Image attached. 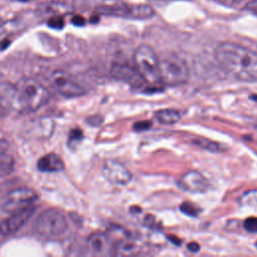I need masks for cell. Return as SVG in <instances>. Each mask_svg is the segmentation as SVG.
Here are the masks:
<instances>
[{
  "label": "cell",
  "mask_w": 257,
  "mask_h": 257,
  "mask_svg": "<svg viewBox=\"0 0 257 257\" xmlns=\"http://www.w3.org/2000/svg\"><path fill=\"white\" fill-rule=\"evenodd\" d=\"M214 1L229 7H238L246 2V0H214Z\"/></svg>",
  "instance_id": "24"
},
{
  "label": "cell",
  "mask_w": 257,
  "mask_h": 257,
  "mask_svg": "<svg viewBox=\"0 0 257 257\" xmlns=\"http://www.w3.org/2000/svg\"><path fill=\"white\" fill-rule=\"evenodd\" d=\"M153 125V122L151 120H141V121H137L134 124V130L137 132H143V131H147L150 130Z\"/></svg>",
  "instance_id": "23"
},
{
  "label": "cell",
  "mask_w": 257,
  "mask_h": 257,
  "mask_svg": "<svg viewBox=\"0 0 257 257\" xmlns=\"http://www.w3.org/2000/svg\"><path fill=\"white\" fill-rule=\"evenodd\" d=\"M88 248L95 255H107L109 250V240L104 233H93L88 239Z\"/></svg>",
  "instance_id": "14"
},
{
  "label": "cell",
  "mask_w": 257,
  "mask_h": 257,
  "mask_svg": "<svg viewBox=\"0 0 257 257\" xmlns=\"http://www.w3.org/2000/svg\"><path fill=\"white\" fill-rule=\"evenodd\" d=\"M51 86L61 95L66 97H76L85 93L84 88L67 72L56 69L49 74Z\"/></svg>",
  "instance_id": "7"
},
{
  "label": "cell",
  "mask_w": 257,
  "mask_h": 257,
  "mask_svg": "<svg viewBox=\"0 0 257 257\" xmlns=\"http://www.w3.org/2000/svg\"><path fill=\"white\" fill-rule=\"evenodd\" d=\"M37 198L38 195L35 191L29 188L21 187L10 191L4 199L1 207L5 212L13 213L32 205Z\"/></svg>",
  "instance_id": "8"
},
{
  "label": "cell",
  "mask_w": 257,
  "mask_h": 257,
  "mask_svg": "<svg viewBox=\"0 0 257 257\" xmlns=\"http://www.w3.org/2000/svg\"><path fill=\"white\" fill-rule=\"evenodd\" d=\"M34 212L35 207L32 205L13 212L10 217L0 223V233L5 236L15 233L30 219Z\"/></svg>",
  "instance_id": "9"
},
{
  "label": "cell",
  "mask_w": 257,
  "mask_h": 257,
  "mask_svg": "<svg viewBox=\"0 0 257 257\" xmlns=\"http://www.w3.org/2000/svg\"><path fill=\"white\" fill-rule=\"evenodd\" d=\"M219 66L240 81H257V52L233 42H222L214 51Z\"/></svg>",
  "instance_id": "1"
},
{
  "label": "cell",
  "mask_w": 257,
  "mask_h": 257,
  "mask_svg": "<svg viewBox=\"0 0 257 257\" xmlns=\"http://www.w3.org/2000/svg\"><path fill=\"white\" fill-rule=\"evenodd\" d=\"M102 174L109 183L117 186L128 184L133 178L131 172L121 163L113 160H108L104 163Z\"/></svg>",
  "instance_id": "10"
},
{
  "label": "cell",
  "mask_w": 257,
  "mask_h": 257,
  "mask_svg": "<svg viewBox=\"0 0 257 257\" xmlns=\"http://www.w3.org/2000/svg\"><path fill=\"white\" fill-rule=\"evenodd\" d=\"M155 117L160 123L174 124L181 119L182 113L180 110L175 108H163L155 112Z\"/></svg>",
  "instance_id": "15"
},
{
  "label": "cell",
  "mask_w": 257,
  "mask_h": 257,
  "mask_svg": "<svg viewBox=\"0 0 257 257\" xmlns=\"http://www.w3.org/2000/svg\"><path fill=\"white\" fill-rule=\"evenodd\" d=\"M250 98L253 99V100H255V101H257V94H252V95L250 96Z\"/></svg>",
  "instance_id": "30"
},
{
  "label": "cell",
  "mask_w": 257,
  "mask_h": 257,
  "mask_svg": "<svg viewBox=\"0 0 257 257\" xmlns=\"http://www.w3.org/2000/svg\"><path fill=\"white\" fill-rule=\"evenodd\" d=\"M187 249H188V251H190L192 253H196L200 250V246L196 242H191L187 245Z\"/></svg>",
  "instance_id": "27"
},
{
  "label": "cell",
  "mask_w": 257,
  "mask_h": 257,
  "mask_svg": "<svg viewBox=\"0 0 257 257\" xmlns=\"http://www.w3.org/2000/svg\"><path fill=\"white\" fill-rule=\"evenodd\" d=\"M87 5L99 13L130 19H148L154 16V9L147 4H127L121 0H87Z\"/></svg>",
  "instance_id": "3"
},
{
  "label": "cell",
  "mask_w": 257,
  "mask_h": 257,
  "mask_svg": "<svg viewBox=\"0 0 257 257\" xmlns=\"http://www.w3.org/2000/svg\"><path fill=\"white\" fill-rule=\"evenodd\" d=\"M135 67L144 81L157 85L162 83L160 77L159 56L148 44L139 45L134 52Z\"/></svg>",
  "instance_id": "5"
},
{
  "label": "cell",
  "mask_w": 257,
  "mask_h": 257,
  "mask_svg": "<svg viewBox=\"0 0 257 257\" xmlns=\"http://www.w3.org/2000/svg\"><path fill=\"white\" fill-rule=\"evenodd\" d=\"M7 148H8L7 142L4 140H0V156L7 152Z\"/></svg>",
  "instance_id": "28"
},
{
  "label": "cell",
  "mask_w": 257,
  "mask_h": 257,
  "mask_svg": "<svg viewBox=\"0 0 257 257\" xmlns=\"http://www.w3.org/2000/svg\"><path fill=\"white\" fill-rule=\"evenodd\" d=\"M179 187L193 194L205 193L209 188L208 180L199 171L191 170L186 172L178 181Z\"/></svg>",
  "instance_id": "11"
},
{
  "label": "cell",
  "mask_w": 257,
  "mask_h": 257,
  "mask_svg": "<svg viewBox=\"0 0 257 257\" xmlns=\"http://www.w3.org/2000/svg\"><path fill=\"white\" fill-rule=\"evenodd\" d=\"M83 138L82 131L79 128H73L70 131L68 136V144L69 146H74L75 144L79 143Z\"/></svg>",
  "instance_id": "20"
},
{
  "label": "cell",
  "mask_w": 257,
  "mask_h": 257,
  "mask_svg": "<svg viewBox=\"0 0 257 257\" xmlns=\"http://www.w3.org/2000/svg\"><path fill=\"white\" fill-rule=\"evenodd\" d=\"M17 28V22L12 20L9 22H6L0 26V41H3V39L11 34L13 31H15Z\"/></svg>",
  "instance_id": "18"
},
{
  "label": "cell",
  "mask_w": 257,
  "mask_h": 257,
  "mask_svg": "<svg viewBox=\"0 0 257 257\" xmlns=\"http://www.w3.org/2000/svg\"><path fill=\"white\" fill-rule=\"evenodd\" d=\"M14 167V160L8 154L4 153L0 156V176H4L9 174Z\"/></svg>",
  "instance_id": "17"
},
{
  "label": "cell",
  "mask_w": 257,
  "mask_h": 257,
  "mask_svg": "<svg viewBox=\"0 0 257 257\" xmlns=\"http://www.w3.org/2000/svg\"><path fill=\"white\" fill-rule=\"evenodd\" d=\"M244 229L248 233H257V217H249L243 223Z\"/></svg>",
  "instance_id": "21"
},
{
  "label": "cell",
  "mask_w": 257,
  "mask_h": 257,
  "mask_svg": "<svg viewBox=\"0 0 257 257\" xmlns=\"http://www.w3.org/2000/svg\"><path fill=\"white\" fill-rule=\"evenodd\" d=\"M180 210H181L184 214H186V215H188V216H191V217H196V216H198V214H199V212H200V210H199L195 205H193L192 203H189V202H184V203H182V204L180 205Z\"/></svg>",
  "instance_id": "19"
},
{
  "label": "cell",
  "mask_w": 257,
  "mask_h": 257,
  "mask_svg": "<svg viewBox=\"0 0 257 257\" xmlns=\"http://www.w3.org/2000/svg\"><path fill=\"white\" fill-rule=\"evenodd\" d=\"M68 224L64 214L58 209L43 211L34 222L35 232L42 238L53 240L59 238L67 230Z\"/></svg>",
  "instance_id": "6"
},
{
  "label": "cell",
  "mask_w": 257,
  "mask_h": 257,
  "mask_svg": "<svg viewBox=\"0 0 257 257\" xmlns=\"http://www.w3.org/2000/svg\"><path fill=\"white\" fill-rule=\"evenodd\" d=\"M194 145L206 150V151H210V152H219L221 150V147L218 143H215L209 139H205V138H196L195 140L192 141Z\"/></svg>",
  "instance_id": "16"
},
{
  "label": "cell",
  "mask_w": 257,
  "mask_h": 257,
  "mask_svg": "<svg viewBox=\"0 0 257 257\" xmlns=\"http://www.w3.org/2000/svg\"><path fill=\"white\" fill-rule=\"evenodd\" d=\"M6 111H7V107L5 106L3 100H2V98L0 96V117L3 116L6 113Z\"/></svg>",
  "instance_id": "29"
},
{
  "label": "cell",
  "mask_w": 257,
  "mask_h": 257,
  "mask_svg": "<svg viewBox=\"0 0 257 257\" xmlns=\"http://www.w3.org/2000/svg\"><path fill=\"white\" fill-rule=\"evenodd\" d=\"M246 9L257 16V0H250L246 3Z\"/></svg>",
  "instance_id": "25"
},
{
  "label": "cell",
  "mask_w": 257,
  "mask_h": 257,
  "mask_svg": "<svg viewBox=\"0 0 257 257\" xmlns=\"http://www.w3.org/2000/svg\"><path fill=\"white\" fill-rule=\"evenodd\" d=\"M37 169L41 172L53 173L64 170L63 160L55 153H49L42 156L37 162Z\"/></svg>",
  "instance_id": "13"
},
{
  "label": "cell",
  "mask_w": 257,
  "mask_h": 257,
  "mask_svg": "<svg viewBox=\"0 0 257 257\" xmlns=\"http://www.w3.org/2000/svg\"><path fill=\"white\" fill-rule=\"evenodd\" d=\"M71 22L75 25V26H82L85 24V19L80 16V15H74L71 19Z\"/></svg>",
  "instance_id": "26"
},
{
  "label": "cell",
  "mask_w": 257,
  "mask_h": 257,
  "mask_svg": "<svg viewBox=\"0 0 257 257\" xmlns=\"http://www.w3.org/2000/svg\"><path fill=\"white\" fill-rule=\"evenodd\" d=\"M0 96L7 109L21 113L34 111L49 99L47 89L31 77H23L15 84L1 83Z\"/></svg>",
  "instance_id": "2"
},
{
  "label": "cell",
  "mask_w": 257,
  "mask_h": 257,
  "mask_svg": "<svg viewBox=\"0 0 257 257\" xmlns=\"http://www.w3.org/2000/svg\"><path fill=\"white\" fill-rule=\"evenodd\" d=\"M19 1H22V2H28V1H31V0H19Z\"/></svg>",
  "instance_id": "31"
},
{
  "label": "cell",
  "mask_w": 257,
  "mask_h": 257,
  "mask_svg": "<svg viewBox=\"0 0 257 257\" xmlns=\"http://www.w3.org/2000/svg\"><path fill=\"white\" fill-rule=\"evenodd\" d=\"M255 246H256V248H257V242H256V244H255Z\"/></svg>",
  "instance_id": "32"
},
{
  "label": "cell",
  "mask_w": 257,
  "mask_h": 257,
  "mask_svg": "<svg viewBox=\"0 0 257 257\" xmlns=\"http://www.w3.org/2000/svg\"><path fill=\"white\" fill-rule=\"evenodd\" d=\"M47 24L53 29H61L64 26V19L60 15H54L48 19Z\"/></svg>",
  "instance_id": "22"
},
{
  "label": "cell",
  "mask_w": 257,
  "mask_h": 257,
  "mask_svg": "<svg viewBox=\"0 0 257 257\" xmlns=\"http://www.w3.org/2000/svg\"><path fill=\"white\" fill-rule=\"evenodd\" d=\"M159 67L161 82L166 85H182L189 79L190 72L187 62L175 53H169L159 58Z\"/></svg>",
  "instance_id": "4"
},
{
  "label": "cell",
  "mask_w": 257,
  "mask_h": 257,
  "mask_svg": "<svg viewBox=\"0 0 257 257\" xmlns=\"http://www.w3.org/2000/svg\"><path fill=\"white\" fill-rule=\"evenodd\" d=\"M110 74L115 79L125 81L132 85H139L142 80L144 81L136 67L124 63H114L110 68Z\"/></svg>",
  "instance_id": "12"
}]
</instances>
